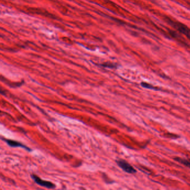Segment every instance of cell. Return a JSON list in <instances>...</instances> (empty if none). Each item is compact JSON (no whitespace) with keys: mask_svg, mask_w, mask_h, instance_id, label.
Masks as SVG:
<instances>
[{"mask_svg":"<svg viewBox=\"0 0 190 190\" xmlns=\"http://www.w3.org/2000/svg\"><path fill=\"white\" fill-rule=\"evenodd\" d=\"M4 141L6 142V143L10 147H21V148H24L25 149H26L27 151H31L30 148H29V147L26 146L25 145L23 144L22 143H21V142H18V141H13V140H4Z\"/></svg>","mask_w":190,"mask_h":190,"instance_id":"cell-3","label":"cell"},{"mask_svg":"<svg viewBox=\"0 0 190 190\" xmlns=\"http://www.w3.org/2000/svg\"><path fill=\"white\" fill-rule=\"evenodd\" d=\"M175 159L176 161L181 163V164L190 168V159H184L182 158H177V157Z\"/></svg>","mask_w":190,"mask_h":190,"instance_id":"cell-4","label":"cell"},{"mask_svg":"<svg viewBox=\"0 0 190 190\" xmlns=\"http://www.w3.org/2000/svg\"><path fill=\"white\" fill-rule=\"evenodd\" d=\"M116 163L117 165H119L124 171L127 173L133 174L136 173L137 172L132 165H130L129 163L124 160L119 159L118 161H116Z\"/></svg>","mask_w":190,"mask_h":190,"instance_id":"cell-2","label":"cell"},{"mask_svg":"<svg viewBox=\"0 0 190 190\" xmlns=\"http://www.w3.org/2000/svg\"><path fill=\"white\" fill-rule=\"evenodd\" d=\"M31 177L32 178V179L35 182L36 184L41 187L49 189H54L56 188V185L55 184L51 182L50 181L43 180L41 178L39 177L36 175H31Z\"/></svg>","mask_w":190,"mask_h":190,"instance_id":"cell-1","label":"cell"},{"mask_svg":"<svg viewBox=\"0 0 190 190\" xmlns=\"http://www.w3.org/2000/svg\"><path fill=\"white\" fill-rule=\"evenodd\" d=\"M141 85L142 86H143L144 88H148V89H155V88L149 84H147V83H142L141 84Z\"/></svg>","mask_w":190,"mask_h":190,"instance_id":"cell-5","label":"cell"}]
</instances>
